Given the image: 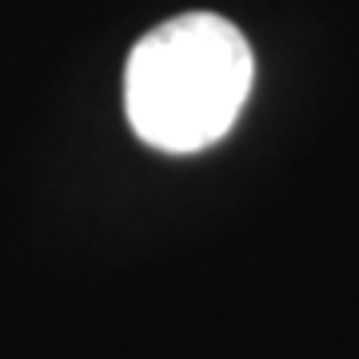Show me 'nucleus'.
Instances as JSON below:
<instances>
[{"mask_svg": "<svg viewBox=\"0 0 359 359\" xmlns=\"http://www.w3.org/2000/svg\"><path fill=\"white\" fill-rule=\"evenodd\" d=\"M256 80L244 32L216 13H184L156 25L124 68V112L148 148L204 152L240 120Z\"/></svg>", "mask_w": 359, "mask_h": 359, "instance_id": "nucleus-1", "label": "nucleus"}]
</instances>
